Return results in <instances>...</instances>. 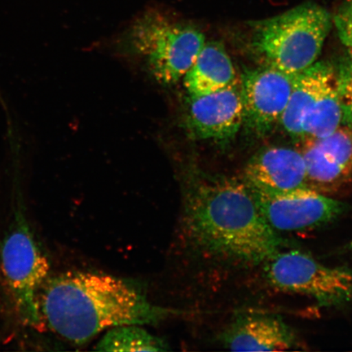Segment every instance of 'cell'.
I'll use <instances>...</instances> for the list:
<instances>
[{
	"instance_id": "15",
	"label": "cell",
	"mask_w": 352,
	"mask_h": 352,
	"mask_svg": "<svg viewBox=\"0 0 352 352\" xmlns=\"http://www.w3.org/2000/svg\"><path fill=\"white\" fill-rule=\"evenodd\" d=\"M328 64L316 63L296 74L289 99L279 122L289 135L302 140L301 122L308 105L314 98Z\"/></svg>"
},
{
	"instance_id": "8",
	"label": "cell",
	"mask_w": 352,
	"mask_h": 352,
	"mask_svg": "<svg viewBox=\"0 0 352 352\" xmlns=\"http://www.w3.org/2000/svg\"><path fill=\"white\" fill-rule=\"evenodd\" d=\"M183 126L195 140L223 142L234 136L244 123L241 78L211 94L188 95Z\"/></svg>"
},
{
	"instance_id": "3",
	"label": "cell",
	"mask_w": 352,
	"mask_h": 352,
	"mask_svg": "<svg viewBox=\"0 0 352 352\" xmlns=\"http://www.w3.org/2000/svg\"><path fill=\"white\" fill-rule=\"evenodd\" d=\"M332 19L324 8L306 3L283 14L250 23V47L262 65L296 76L318 61Z\"/></svg>"
},
{
	"instance_id": "10",
	"label": "cell",
	"mask_w": 352,
	"mask_h": 352,
	"mask_svg": "<svg viewBox=\"0 0 352 352\" xmlns=\"http://www.w3.org/2000/svg\"><path fill=\"white\" fill-rule=\"evenodd\" d=\"M307 188L327 195L352 177V129L341 126L325 138L303 140Z\"/></svg>"
},
{
	"instance_id": "9",
	"label": "cell",
	"mask_w": 352,
	"mask_h": 352,
	"mask_svg": "<svg viewBox=\"0 0 352 352\" xmlns=\"http://www.w3.org/2000/svg\"><path fill=\"white\" fill-rule=\"evenodd\" d=\"M294 76L261 65L241 78L244 123L258 135L267 133L279 122L287 105Z\"/></svg>"
},
{
	"instance_id": "6",
	"label": "cell",
	"mask_w": 352,
	"mask_h": 352,
	"mask_svg": "<svg viewBox=\"0 0 352 352\" xmlns=\"http://www.w3.org/2000/svg\"><path fill=\"white\" fill-rule=\"evenodd\" d=\"M268 283L280 292L302 294L324 307L352 301V270L329 267L309 254L289 250L279 252L266 262Z\"/></svg>"
},
{
	"instance_id": "14",
	"label": "cell",
	"mask_w": 352,
	"mask_h": 352,
	"mask_svg": "<svg viewBox=\"0 0 352 352\" xmlns=\"http://www.w3.org/2000/svg\"><path fill=\"white\" fill-rule=\"evenodd\" d=\"M343 120L336 70L328 64L318 89L302 117V140L325 138L341 126Z\"/></svg>"
},
{
	"instance_id": "19",
	"label": "cell",
	"mask_w": 352,
	"mask_h": 352,
	"mask_svg": "<svg viewBox=\"0 0 352 352\" xmlns=\"http://www.w3.org/2000/svg\"><path fill=\"white\" fill-rule=\"evenodd\" d=\"M350 249L352 250V241H351V244H350Z\"/></svg>"
},
{
	"instance_id": "2",
	"label": "cell",
	"mask_w": 352,
	"mask_h": 352,
	"mask_svg": "<svg viewBox=\"0 0 352 352\" xmlns=\"http://www.w3.org/2000/svg\"><path fill=\"white\" fill-rule=\"evenodd\" d=\"M44 325L76 345L103 330L126 324H156L182 311L153 305L118 277L66 272L47 278L38 296Z\"/></svg>"
},
{
	"instance_id": "1",
	"label": "cell",
	"mask_w": 352,
	"mask_h": 352,
	"mask_svg": "<svg viewBox=\"0 0 352 352\" xmlns=\"http://www.w3.org/2000/svg\"><path fill=\"white\" fill-rule=\"evenodd\" d=\"M183 182L184 232L201 252L257 264L280 252L285 241L264 218L243 178L209 175L189 166Z\"/></svg>"
},
{
	"instance_id": "4",
	"label": "cell",
	"mask_w": 352,
	"mask_h": 352,
	"mask_svg": "<svg viewBox=\"0 0 352 352\" xmlns=\"http://www.w3.org/2000/svg\"><path fill=\"white\" fill-rule=\"evenodd\" d=\"M50 270V263L35 239L20 198L0 244V270L13 307L26 327L45 328L38 296Z\"/></svg>"
},
{
	"instance_id": "17",
	"label": "cell",
	"mask_w": 352,
	"mask_h": 352,
	"mask_svg": "<svg viewBox=\"0 0 352 352\" xmlns=\"http://www.w3.org/2000/svg\"><path fill=\"white\" fill-rule=\"evenodd\" d=\"M344 118L352 129V50L349 48L336 70Z\"/></svg>"
},
{
	"instance_id": "5",
	"label": "cell",
	"mask_w": 352,
	"mask_h": 352,
	"mask_svg": "<svg viewBox=\"0 0 352 352\" xmlns=\"http://www.w3.org/2000/svg\"><path fill=\"white\" fill-rule=\"evenodd\" d=\"M129 41L153 78L164 85L183 78L206 42L195 25L158 11L144 13L132 24Z\"/></svg>"
},
{
	"instance_id": "11",
	"label": "cell",
	"mask_w": 352,
	"mask_h": 352,
	"mask_svg": "<svg viewBox=\"0 0 352 352\" xmlns=\"http://www.w3.org/2000/svg\"><path fill=\"white\" fill-rule=\"evenodd\" d=\"M243 179L254 190L283 192L307 188L301 151L286 147H267L250 158Z\"/></svg>"
},
{
	"instance_id": "7",
	"label": "cell",
	"mask_w": 352,
	"mask_h": 352,
	"mask_svg": "<svg viewBox=\"0 0 352 352\" xmlns=\"http://www.w3.org/2000/svg\"><path fill=\"white\" fill-rule=\"evenodd\" d=\"M252 189L259 210L275 231L314 230L334 221L347 210L342 201L309 188L283 192Z\"/></svg>"
},
{
	"instance_id": "16",
	"label": "cell",
	"mask_w": 352,
	"mask_h": 352,
	"mask_svg": "<svg viewBox=\"0 0 352 352\" xmlns=\"http://www.w3.org/2000/svg\"><path fill=\"white\" fill-rule=\"evenodd\" d=\"M138 324L114 327L95 347L98 351H166L169 346Z\"/></svg>"
},
{
	"instance_id": "18",
	"label": "cell",
	"mask_w": 352,
	"mask_h": 352,
	"mask_svg": "<svg viewBox=\"0 0 352 352\" xmlns=\"http://www.w3.org/2000/svg\"><path fill=\"white\" fill-rule=\"evenodd\" d=\"M333 19L341 42L352 50V0H344L334 13Z\"/></svg>"
},
{
	"instance_id": "12",
	"label": "cell",
	"mask_w": 352,
	"mask_h": 352,
	"mask_svg": "<svg viewBox=\"0 0 352 352\" xmlns=\"http://www.w3.org/2000/svg\"><path fill=\"white\" fill-rule=\"evenodd\" d=\"M221 340L234 351H283L299 346L296 333L283 320L261 312L237 316L224 330Z\"/></svg>"
},
{
	"instance_id": "13",
	"label": "cell",
	"mask_w": 352,
	"mask_h": 352,
	"mask_svg": "<svg viewBox=\"0 0 352 352\" xmlns=\"http://www.w3.org/2000/svg\"><path fill=\"white\" fill-rule=\"evenodd\" d=\"M188 95L200 96L223 89L239 81L234 65L219 42H206L184 76Z\"/></svg>"
}]
</instances>
